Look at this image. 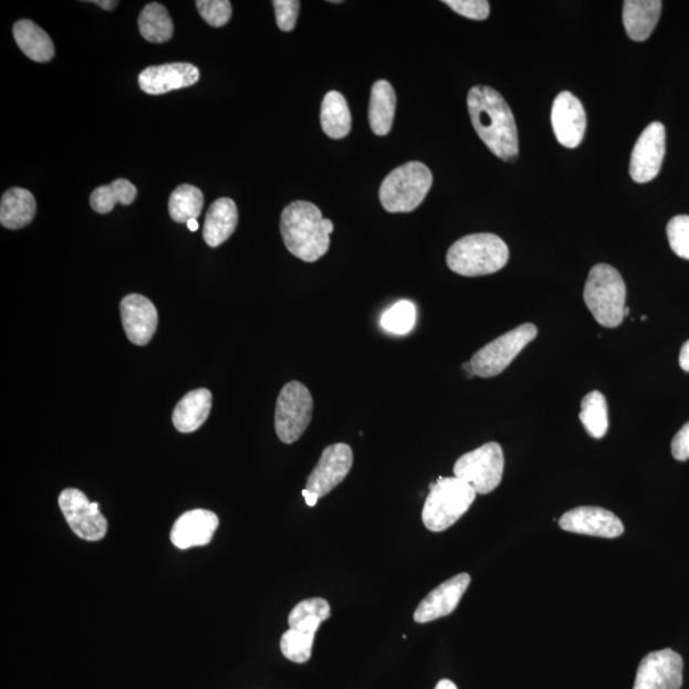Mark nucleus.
I'll use <instances>...</instances> for the list:
<instances>
[{
	"instance_id": "obj_18",
	"label": "nucleus",
	"mask_w": 689,
	"mask_h": 689,
	"mask_svg": "<svg viewBox=\"0 0 689 689\" xmlns=\"http://www.w3.org/2000/svg\"><path fill=\"white\" fill-rule=\"evenodd\" d=\"M199 80V70L189 63H169L148 66L140 72V90L148 95H163L174 90L194 86Z\"/></svg>"
},
{
	"instance_id": "obj_3",
	"label": "nucleus",
	"mask_w": 689,
	"mask_h": 689,
	"mask_svg": "<svg viewBox=\"0 0 689 689\" xmlns=\"http://www.w3.org/2000/svg\"><path fill=\"white\" fill-rule=\"evenodd\" d=\"M510 259V249L500 237L480 232L463 237L447 253V264L458 275L478 278L501 271Z\"/></svg>"
},
{
	"instance_id": "obj_43",
	"label": "nucleus",
	"mask_w": 689,
	"mask_h": 689,
	"mask_svg": "<svg viewBox=\"0 0 689 689\" xmlns=\"http://www.w3.org/2000/svg\"><path fill=\"white\" fill-rule=\"evenodd\" d=\"M187 227L190 231H197L199 228L197 219L189 220Z\"/></svg>"
},
{
	"instance_id": "obj_39",
	"label": "nucleus",
	"mask_w": 689,
	"mask_h": 689,
	"mask_svg": "<svg viewBox=\"0 0 689 689\" xmlns=\"http://www.w3.org/2000/svg\"><path fill=\"white\" fill-rule=\"evenodd\" d=\"M679 365L685 372L689 373V340L683 344L679 355Z\"/></svg>"
},
{
	"instance_id": "obj_19",
	"label": "nucleus",
	"mask_w": 689,
	"mask_h": 689,
	"mask_svg": "<svg viewBox=\"0 0 689 689\" xmlns=\"http://www.w3.org/2000/svg\"><path fill=\"white\" fill-rule=\"evenodd\" d=\"M220 524L218 514L207 510L182 513L174 524L170 541L179 550L210 544Z\"/></svg>"
},
{
	"instance_id": "obj_35",
	"label": "nucleus",
	"mask_w": 689,
	"mask_h": 689,
	"mask_svg": "<svg viewBox=\"0 0 689 689\" xmlns=\"http://www.w3.org/2000/svg\"><path fill=\"white\" fill-rule=\"evenodd\" d=\"M197 10L212 28H222L230 21L232 7L229 0H197Z\"/></svg>"
},
{
	"instance_id": "obj_8",
	"label": "nucleus",
	"mask_w": 689,
	"mask_h": 689,
	"mask_svg": "<svg viewBox=\"0 0 689 689\" xmlns=\"http://www.w3.org/2000/svg\"><path fill=\"white\" fill-rule=\"evenodd\" d=\"M504 470L502 447L489 442L464 453L456 461L453 474L474 488L478 494H489L501 484Z\"/></svg>"
},
{
	"instance_id": "obj_30",
	"label": "nucleus",
	"mask_w": 689,
	"mask_h": 689,
	"mask_svg": "<svg viewBox=\"0 0 689 689\" xmlns=\"http://www.w3.org/2000/svg\"><path fill=\"white\" fill-rule=\"evenodd\" d=\"M580 420L583 421L587 434L601 439L607 435L609 428L608 404L599 392H593L581 403Z\"/></svg>"
},
{
	"instance_id": "obj_15",
	"label": "nucleus",
	"mask_w": 689,
	"mask_h": 689,
	"mask_svg": "<svg viewBox=\"0 0 689 689\" xmlns=\"http://www.w3.org/2000/svg\"><path fill=\"white\" fill-rule=\"evenodd\" d=\"M560 526L568 533L614 539L625 533L616 514L602 508H577L563 514Z\"/></svg>"
},
{
	"instance_id": "obj_16",
	"label": "nucleus",
	"mask_w": 689,
	"mask_h": 689,
	"mask_svg": "<svg viewBox=\"0 0 689 689\" xmlns=\"http://www.w3.org/2000/svg\"><path fill=\"white\" fill-rule=\"evenodd\" d=\"M470 583L469 574H459L445 581L421 601L414 613V620L417 624H429V622L450 616L459 607Z\"/></svg>"
},
{
	"instance_id": "obj_20",
	"label": "nucleus",
	"mask_w": 689,
	"mask_h": 689,
	"mask_svg": "<svg viewBox=\"0 0 689 689\" xmlns=\"http://www.w3.org/2000/svg\"><path fill=\"white\" fill-rule=\"evenodd\" d=\"M212 408V394L198 388L188 393L173 413V425L180 434H194L205 425Z\"/></svg>"
},
{
	"instance_id": "obj_10",
	"label": "nucleus",
	"mask_w": 689,
	"mask_h": 689,
	"mask_svg": "<svg viewBox=\"0 0 689 689\" xmlns=\"http://www.w3.org/2000/svg\"><path fill=\"white\" fill-rule=\"evenodd\" d=\"M58 503L73 533L83 541L98 542L105 537L107 521L100 512V504L90 502L87 495L80 489H64Z\"/></svg>"
},
{
	"instance_id": "obj_33",
	"label": "nucleus",
	"mask_w": 689,
	"mask_h": 689,
	"mask_svg": "<svg viewBox=\"0 0 689 689\" xmlns=\"http://www.w3.org/2000/svg\"><path fill=\"white\" fill-rule=\"evenodd\" d=\"M314 634L299 633L289 628L281 637V653L286 659L296 664H304L312 657Z\"/></svg>"
},
{
	"instance_id": "obj_17",
	"label": "nucleus",
	"mask_w": 689,
	"mask_h": 689,
	"mask_svg": "<svg viewBox=\"0 0 689 689\" xmlns=\"http://www.w3.org/2000/svg\"><path fill=\"white\" fill-rule=\"evenodd\" d=\"M121 317L132 344L145 346L152 342L159 323V313L149 299L139 294L127 295L121 303Z\"/></svg>"
},
{
	"instance_id": "obj_6",
	"label": "nucleus",
	"mask_w": 689,
	"mask_h": 689,
	"mask_svg": "<svg viewBox=\"0 0 689 689\" xmlns=\"http://www.w3.org/2000/svg\"><path fill=\"white\" fill-rule=\"evenodd\" d=\"M434 185L428 166L410 161L398 166L382 181L379 199L387 212H411L425 201Z\"/></svg>"
},
{
	"instance_id": "obj_31",
	"label": "nucleus",
	"mask_w": 689,
	"mask_h": 689,
	"mask_svg": "<svg viewBox=\"0 0 689 689\" xmlns=\"http://www.w3.org/2000/svg\"><path fill=\"white\" fill-rule=\"evenodd\" d=\"M205 198L201 190L195 186L182 185L174 192L169 199V213L176 222H188L198 219L203 209Z\"/></svg>"
},
{
	"instance_id": "obj_5",
	"label": "nucleus",
	"mask_w": 689,
	"mask_h": 689,
	"mask_svg": "<svg viewBox=\"0 0 689 689\" xmlns=\"http://www.w3.org/2000/svg\"><path fill=\"white\" fill-rule=\"evenodd\" d=\"M477 494L474 488L459 478H439L430 484L421 513L422 524L434 533H442L469 511Z\"/></svg>"
},
{
	"instance_id": "obj_32",
	"label": "nucleus",
	"mask_w": 689,
	"mask_h": 689,
	"mask_svg": "<svg viewBox=\"0 0 689 689\" xmlns=\"http://www.w3.org/2000/svg\"><path fill=\"white\" fill-rule=\"evenodd\" d=\"M417 322V306L409 301H401L382 315L380 326L389 334L406 335Z\"/></svg>"
},
{
	"instance_id": "obj_26",
	"label": "nucleus",
	"mask_w": 689,
	"mask_h": 689,
	"mask_svg": "<svg viewBox=\"0 0 689 689\" xmlns=\"http://www.w3.org/2000/svg\"><path fill=\"white\" fill-rule=\"evenodd\" d=\"M321 126L330 138H345L352 131V113L345 97L337 91H330L323 98Z\"/></svg>"
},
{
	"instance_id": "obj_34",
	"label": "nucleus",
	"mask_w": 689,
	"mask_h": 689,
	"mask_svg": "<svg viewBox=\"0 0 689 689\" xmlns=\"http://www.w3.org/2000/svg\"><path fill=\"white\" fill-rule=\"evenodd\" d=\"M667 236L671 251L680 259L689 261V216L679 215L671 219L667 227Z\"/></svg>"
},
{
	"instance_id": "obj_24",
	"label": "nucleus",
	"mask_w": 689,
	"mask_h": 689,
	"mask_svg": "<svg viewBox=\"0 0 689 689\" xmlns=\"http://www.w3.org/2000/svg\"><path fill=\"white\" fill-rule=\"evenodd\" d=\"M396 93L386 80L373 85L369 103V124L373 133L379 137L387 136L393 128L396 114Z\"/></svg>"
},
{
	"instance_id": "obj_2",
	"label": "nucleus",
	"mask_w": 689,
	"mask_h": 689,
	"mask_svg": "<svg viewBox=\"0 0 689 689\" xmlns=\"http://www.w3.org/2000/svg\"><path fill=\"white\" fill-rule=\"evenodd\" d=\"M334 222L323 219L317 206L306 201H295L281 213L280 231L282 240L296 259L317 262L326 255Z\"/></svg>"
},
{
	"instance_id": "obj_38",
	"label": "nucleus",
	"mask_w": 689,
	"mask_h": 689,
	"mask_svg": "<svg viewBox=\"0 0 689 689\" xmlns=\"http://www.w3.org/2000/svg\"><path fill=\"white\" fill-rule=\"evenodd\" d=\"M671 453L678 461L689 459V421L675 436L674 442H671Z\"/></svg>"
},
{
	"instance_id": "obj_21",
	"label": "nucleus",
	"mask_w": 689,
	"mask_h": 689,
	"mask_svg": "<svg viewBox=\"0 0 689 689\" xmlns=\"http://www.w3.org/2000/svg\"><path fill=\"white\" fill-rule=\"evenodd\" d=\"M238 207L230 198H219L207 211L203 239L207 246L220 247L234 234L238 227Z\"/></svg>"
},
{
	"instance_id": "obj_36",
	"label": "nucleus",
	"mask_w": 689,
	"mask_h": 689,
	"mask_svg": "<svg viewBox=\"0 0 689 689\" xmlns=\"http://www.w3.org/2000/svg\"><path fill=\"white\" fill-rule=\"evenodd\" d=\"M443 3L470 20L484 21L491 13V4L487 0H446Z\"/></svg>"
},
{
	"instance_id": "obj_22",
	"label": "nucleus",
	"mask_w": 689,
	"mask_h": 689,
	"mask_svg": "<svg viewBox=\"0 0 689 689\" xmlns=\"http://www.w3.org/2000/svg\"><path fill=\"white\" fill-rule=\"evenodd\" d=\"M660 0H626L624 23L627 35L634 41L649 39L660 19Z\"/></svg>"
},
{
	"instance_id": "obj_12",
	"label": "nucleus",
	"mask_w": 689,
	"mask_h": 689,
	"mask_svg": "<svg viewBox=\"0 0 689 689\" xmlns=\"http://www.w3.org/2000/svg\"><path fill=\"white\" fill-rule=\"evenodd\" d=\"M664 156H666V127L660 122H654L641 133L630 155V178L636 182H649L657 178Z\"/></svg>"
},
{
	"instance_id": "obj_1",
	"label": "nucleus",
	"mask_w": 689,
	"mask_h": 689,
	"mask_svg": "<svg viewBox=\"0 0 689 689\" xmlns=\"http://www.w3.org/2000/svg\"><path fill=\"white\" fill-rule=\"evenodd\" d=\"M468 107L472 126L486 146L503 161L516 159L518 126L502 95L492 87H472L468 95Z\"/></svg>"
},
{
	"instance_id": "obj_42",
	"label": "nucleus",
	"mask_w": 689,
	"mask_h": 689,
	"mask_svg": "<svg viewBox=\"0 0 689 689\" xmlns=\"http://www.w3.org/2000/svg\"><path fill=\"white\" fill-rule=\"evenodd\" d=\"M435 689H459V688L452 682V680L442 679V680H439Z\"/></svg>"
},
{
	"instance_id": "obj_4",
	"label": "nucleus",
	"mask_w": 689,
	"mask_h": 689,
	"mask_svg": "<svg viewBox=\"0 0 689 689\" xmlns=\"http://www.w3.org/2000/svg\"><path fill=\"white\" fill-rule=\"evenodd\" d=\"M626 284L610 264L594 265L586 281L584 299L588 311L603 327H618L625 319Z\"/></svg>"
},
{
	"instance_id": "obj_28",
	"label": "nucleus",
	"mask_w": 689,
	"mask_h": 689,
	"mask_svg": "<svg viewBox=\"0 0 689 689\" xmlns=\"http://www.w3.org/2000/svg\"><path fill=\"white\" fill-rule=\"evenodd\" d=\"M138 28L140 35L149 43L163 44L173 38V21L160 3H149L144 8L139 14Z\"/></svg>"
},
{
	"instance_id": "obj_13",
	"label": "nucleus",
	"mask_w": 689,
	"mask_h": 689,
	"mask_svg": "<svg viewBox=\"0 0 689 689\" xmlns=\"http://www.w3.org/2000/svg\"><path fill=\"white\" fill-rule=\"evenodd\" d=\"M354 463L352 447L346 443L331 445L322 452L321 459L306 480V491L321 497L342 484Z\"/></svg>"
},
{
	"instance_id": "obj_41",
	"label": "nucleus",
	"mask_w": 689,
	"mask_h": 689,
	"mask_svg": "<svg viewBox=\"0 0 689 689\" xmlns=\"http://www.w3.org/2000/svg\"><path fill=\"white\" fill-rule=\"evenodd\" d=\"M91 3H94L98 6L100 8H103V10L105 11H112L114 10L116 6L119 4V2H115V0H95V2H91Z\"/></svg>"
},
{
	"instance_id": "obj_23",
	"label": "nucleus",
	"mask_w": 689,
	"mask_h": 689,
	"mask_svg": "<svg viewBox=\"0 0 689 689\" xmlns=\"http://www.w3.org/2000/svg\"><path fill=\"white\" fill-rule=\"evenodd\" d=\"M36 215V199L28 189L7 190L0 202V222L6 229L27 228Z\"/></svg>"
},
{
	"instance_id": "obj_11",
	"label": "nucleus",
	"mask_w": 689,
	"mask_h": 689,
	"mask_svg": "<svg viewBox=\"0 0 689 689\" xmlns=\"http://www.w3.org/2000/svg\"><path fill=\"white\" fill-rule=\"evenodd\" d=\"M683 659L674 650L647 654L638 666L634 689H680Z\"/></svg>"
},
{
	"instance_id": "obj_25",
	"label": "nucleus",
	"mask_w": 689,
	"mask_h": 689,
	"mask_svg": "<svg viewBox=\"0 0 689 689\" xmlns=\"http://www.w3.org/2000/svg\"><path fill=\"white\" fill-rule=\"evenodd\" d=\"M13 36L22 53L31 61L46 63L53 60L55 53L53 40L35 22L30 20L15 22Z\"/></svg>"
},
{
	"instance_id": "obj_29",
	"label": "nucleus",
	"mask_w": 689,
	"mask_h": 689,
	"mask_svg": "<svg viewBox=\"0 0 689 689\" xmlns=\"http://www.w3.org/2000/svg\"><path fill=\"white\" fill-rule=\"evenodd\" d=\"M137 188L127 179H116L109 186L98 187L90 197V205L97 213H109L116 203L128 206L135 202Z\"/></svg>"
},
{
	"instance_id": "obj_14",
	"label": "nucleus",
	"mask_w": 689,
	"mask_h": 689,
	"mask_svg": "<svg viewBox=\"0 0 689 689\" xmlns=\"http://www.w3.org/2000/svg\"><path fill=\"white\" fill-rule=\"evenodd\" d=\"M552 126L558 143L567 148H576L583 143L586 131V113L580 100L563 91L555 97L552 107Z\"/></svg>"
},
{
	"instance_id": "obj_27",
	"label": "nucleus",
	"mask_w": 689,
	"mask_h": 689,
	"mask_svg": "<svg viewBox=\"0 0 689 689\" xmlns=\"http://www.w3.org/2000/svg\"><path fill=\"white\" fill-rule=\"evenodd\" d=\"M331 617V607L327 601L321 597L303 601L295 605L289 614V627L299 633L317 634L323 622Z\"/></svg>"
},
{
	"instance_id": "obj_7",
	"label": "nucleus",
	"mask_w": 689,
	"mask_h": 689,
	"mask_svg": "<svg viewBox=\"0 0 689 689\" xmlns=\"http://www.w3.org/2000/svg\"><path fill=\"white\" fill-rule=\"evenodd\" d=\"M537 336V328L533 323H525L494 342L481 347L472 356L470 364L476 376L492 378L509 367L516 356Z\"/></svg>"
},
{
	"instance_id": "obj_40",
	"label": "nucleus",
	"mask_w": 689,
	"mask_h": 689,
	"mask_svg": "<svg viewBox=\"0 0 689 689\" xmlns=\"http://www.w3.org/2000/svg\"><path fill=\"white\" fill-rule=\"evenodd\" d=\"M305 503L310 505V508H314L315 504H317L319 500H320V495L315 494L313 492L306 491V489H303L302 492Z\"/></svg>"
},
{
	"instance_id": "obj_37",
	"label": "nucleus",
	"mask_w": 689,
	"mask_h": 689,
	"mask_svg": "<svg viewBox=\"0 0 689 689\" xmlns=\"http://www.w3.org/2000/svg\"><path fill=\"white\" fill-rule=\"evenodd\" d=\"M272 6L275 8L279 29L285 32L293 31L299 11H301V2L297 0H273Z\"/></svg>"
},
{
	"instance_id": "obj_9",
	"label": "nucleus",
	"mask_w": 689,
	"mask_h": 689,
	"mask_svg": "<svg viewBox=\"0 0 689 689\" xmlns=\"http://www.w3.org/2000/svg\"><path fill=\"white\" fill-rule=\"evenodd\" d=\"M313 397L301 382H289L276 403L275 429L282 443L292 445L311 425Z\"/></svg>"
}]
</instances>
